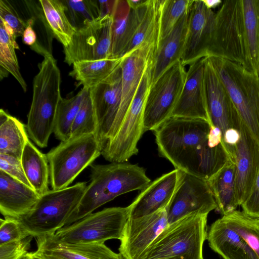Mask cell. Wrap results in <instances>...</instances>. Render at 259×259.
I'll list each match as a JSON object with an SVG mask.
<instances>
[{
  "label": "cell",
  "mask_w": 259,
  "mask_h": 259,
  "mask_svg": "<svg viewBox=\"0 0 259 259\" xmlns=\"http://www.w3.org/2000/svg\"><path fill=\"white\" fill-rule=\"evenodd\" d=\"M153 132L161 156L206 181L231 160L222 132L204 119L171 116Z\"/></svg>",
  "instance_id": "cell-1"
},
{
  "label": "cell",
  "mask_w": 259,
  "mask_h": 259,
  "mask_svg": "<svg viewBox=\"0 0 259 259\" xmlns=\"http://www.w3.org/2000/svg\"><path fill=\"white\" fill-rule=\"evenodd\" d=\"M90 180L65 226L81 219L119 195L142 190L151 182L143 167L127 162L92 164Z\"/></svg>",
  "instance_id": "cell-2"
},
{
  "label": "cell",
  "mask_w": 259,
  "mask_h": 259,
  "mask_svg": "<svg viewBox=\"0 0 259 259\" xmlns=\"http://www.w3.org/2000/svg\"><path fill=\"white\" fill-rule=\"evenodd\" d=\"M33 80V96L26 125L29 138L38 147H47L54 132L61 98V72L53 56L44 57Z\"/></svg>",
  "instance_id": "cell-3"
},
{
  "label": "cell",
  "mask_w": 259,
  "mask_h": 259,
  "mask_svg": "<svg viewBox=\"0 0 259 259\" xmlns=\"http://www.w3.org/2000/svg\"><path fill=\"white\" fill-rule=\"evenodd\" d=\"M207 215L193 213L168 224L140 259H204Z\"/></svg>",
  "instance_id": "cell-4"
},
{
  "label": "cell",
  "mask_w": 259,
  "mask_h": 259,
  "mask_svg": "<svg viewBox=\"0 0 259 259\" xmlns=\"http://www.w3.org/2000/svg\"><path fill=\"white\" fill-rule=\"evenodd\" d=\"M87 186L85 182H78L62 189L50 190L40 195L30 211L16 218L26 236L51 235L65 227Z\"/></svg>",
  "instance_id": "cell-5"
},
{
  "label": "cell",
  "mask_w": 259,
  "mask_h": 259,
  "mask_svg": "<svg viewBox=\"0 0 259 259\" xmlns=\"http://www.w3.org/2000/svg\"><path fill=\"white\" fill-rule=\"evenodd\" d=\"M239 115L259 145V75L228 59L207 56Z\"/></svg>",
  "instance_id": "cell-6"
},
{
  "label": "cell",
  "mask_w": 259,
  "mask_h": 259,
  "mask_svg": "<svg viewBox=\"0 0 259 259\" xmlns=\"http://www.w3.org/2000/svg\"><path fill=\"white\" fill-rule=\"evenodd\" d=\"M94 134L62 141L46 154L52 190L67 188L102 153Z\"/></svg>",
  "instance_id": "cell-7"
},
{
  "label": "cell",
  "mask_w": 259,
  "mask_h": 259,
  "mask_svg": "<svg viewBox=\"0 0 259 259\" xmlns=\"http://www.w3.org/2000/svg\"><path fill=\"white\" fill-rule=\"evenodd\" d=\"M216 14L209 55L219 56L251 70L242 0L225 1Z\"/></svg>",
  "instance_id": "cell-8"
},
{
  "label": "cell",
  "mask_w": 259,
  "mask_h": 259,
  "mask_svg": "<svg viewBox=\"0 0 259 259\" xmlns=\"http://www.w3.org/2000/svg\"><path fill=\"white\" fill-rule=\"evenodd\" d=\"M129 219L127 207H112L91 213L64 227L51 236L66 244L104 243L110 239L120 240Z\"/></svg>",
  "instance_id": "cell-9"
},
{
  "label": "cell",
  "mask_w": 259,
  "mask_h": 259,
  "mask_svg": "<svg viewBox=\"0 0 259 259\" xmlns=\"http://www.w3.org/2000/svg\"><path fill=\"white\" fill-rule=\"evenodd\" d=\"M152 61V59L148 65L118 133L102 150L101 155L109 162H126L138 153L137 144L144 133V111L151 85Z\"/></svg>",
  "instance_id": "cell-10"
},
{
  "label": "cell",
  "mask_w": 259,
  "mask_h": 259,
  "mask_svg": "<svg viewBox=\"0 0 259 259\" xmlns=\"http://www.w3.org/2000/svg\"><path fill=\"white\" fill-rule=\"evenodd\" d=\"M181 60L167 68L149 88L144 107V132L153 131L171 116L186 79Z\"/></svg>",
  "instance_id": "cell-11"
},
{
  "label": "cell",
  "mask_w": 259,
  "mask_h": 259,
  "mask_svg": "<svg viewBox=\"0 0 259 259\" xmlns=\"http://www.w3.org/2000/svg\"><path fill=\"white\" fill-rule=\"evenodd\" d=\"M112 15L92 22L76 30L70 44L64 48L69 65L81 61L111 58Z\"/></svg>",
  "instance_id": "cell-12"
},
{
  "label": "cell",
  "mask_w": 259,
  "mask_h": 259,
  "mask_svg": "<svg viewBox=\"0 0 259 259\" xmlns=\"http://www.w3.org/2000/svg\"><path fill=\"white\" fill-rule=\"evenodd\" d=\"M121 65L110 76L90 90L96 120L95 136L104 148L115 136V123L121 94Z\"/></svg>",
  "instance_id": "cell-13"
},
{
  "label": "cell",
  "mask_w": 259,
  "mask_h": 259,
  "mask_svg": "<svg viewBox=\"0 0 259 259\" xmlns=\"http://www.w3.org/2000/svg\"><path fill=\"white\" fill-rule=\"evenodd\" d=\"M217 208L208 181L180 170L177 186L166 208L168 224L193 213L208 214Z\"/></svg>",
  "instance_id": "cell-14"
},
{
  "label": "cell",
  "mask_w": 259,
  "mask_h": 259,
  "mask_svg": "<svg viewBox=\"0 0 259 259\" xmlns=\"http://www.w3.org/2000/svg\"><path fill=\"white\" fill-rule=\"evenodd\" d=\"M216 14L203 0H193L181 61L185 66L208 56L215 29Z\"/></svg>",
  "instance_id": "cell-15"
},
{
  "label": "cell",
  "mask_w": 259,
  "mask_h": 259,
  "mask_svg": "<svg viewBox=\"0 0 259 259\" xmlns=\"http://www.w3.org/2000/svg\"><path fill=\"white\" fill-rule=\"evenodd\" d=\"M204 63V94L211 124L223 135L229 129L239 131L241 119L236 107L207 56Z\"/></svg>",
  "instance_id": "cell-16"
},
{
  "label": "cell",
  "mask_w": 259,
  "mask_h": 259,
  "mask_svg": "<svg viewBox=\"0 0 259 259\" xmlns=\"http://www.w3.org/2000/svg\"><path fill=\"white\" fill-rule=\"evenodd\" d=\"M166 208L128 219L118 249L124 259H140L150 244L168 225Z\"/></svg>",
  "instance_id": "cell-17"
},
{
  "label": "cell",
  "mask_w": 259,
  "mask_h": 259,
  "mask_svg": "<svg viewBox=\"0 0 259 259\" xmlns=\"http://www.w3.org/2000/svg\"><path fill=\"white\" fill-rule=\"evenodd\" d=\"M155 50L154 45L144 43L122 57L121 64V102L115 123V136L121 125Z\"/></svg>",
  "instance_id": "cell-18"
},
{
  "label": "cell",
  "mask_w": 259,
  "mask_h": 259,
  "mask_svg": "<svg viewBox=\"0 0 259 259\" xmlns=\"http://www.w3.org/2000/svg\"><path fill=\"white\" fill-rule=\"evenodd\" d=\"M235 147L236 198L238 206L250 194L259 173V145L241 120Z\"/></svg>",
  "instance_id": "cell-19"
},
{
  "label": "cell",
  "mask_w": 259,
  "mask_h": 259,
  "mask_svg": "<svg viewBox=\"0 0 259 259\" xmlns=\"http://www.w3.org/2000/svg\"><path fill=\"white\" fill-rule=\"evenodd\" d=\"M204 58L189 65L182 91L171 116L202 119L211 123L204 94Z\"/></svg>",
  "instance_id": "cell-20"
},
{
  "label": "cell",
  "mask_w": 259,
  "mask_h": 259,
  "mask_svg": "<svg viewBox=\"0 0 259 259\" xmlns=\"http://www.w3.org/2000/svg\"><path fill=\"white\" fill-rule=\"evenodd\" d=\"M180 170L175 169L151 182L128 206L129 218L154 213L168 206L178 185Z\"/></svg>",
  "instance_id": "cell-21"
},
{
  "label": "cell",
  "mask_w": 259,
  "mask_h": 259,
  "mask_svg": "<svg viewBox=\"0 0 259 259\" xmlns=\"http://www.w3.org/2000/svg\"><path fill=\"white\" fill-rule=\"evenodd\" d=\"M34 254L40 259H124L104 243L66 244L51 235L36 238Z\"/></svg>",
  "instance_id": "cell-22"
},
{
  "label": "cell",
  "mask_w": 259,
  "mask_h": 259,
  "mask_svg": "<svg viewBox=\"0 0 259 259\" xmlns=\"http://www.w3.org/2000/svg\"><path fill=\"white\" fill-rule=\"evenodd\" d=\"M150 0L137 9L127 0H116L112 14L111 58H122L148 8Z\"/></svg>",
  "instance_id": "cell-23"
},
{
  "label": "cell",
  "mask_w": 259,
  "mask_h": 259,
  "mask_svg": "<svg viewBox=\"0 0 259 259\" xmlns=\"http://www.w3.org/2000/svg\"><path fill=\"white\" fill-rule=\"evenodd\" d=\"M39 197L32 188L0 170V211L4 217L17 218L26 214Z\"/></svg>",
  "instance_id": "cell-24"
},
{
  "label": "cell",
  "mask_w": 259,
  "mask_h": 259,
  "mask_svg": "<svg viewBox=\"0 0 259 259\" xmlns=\"http://www.w3.org/2000/svg\"><path fill=\"white\" fill-rule=\"evenodd\" d=\"M207 240L210 248L223 259H259L246 241L222 218L210 226Z\"/></svg>",
  "instance_id": "cell-25"
},
{
  "label": "cell",
  "mask_w": 259,
  "mask_h": 259,
  "mask_svg": "<svg viewBox=\"0 0 259 259\" xmlns=\"http://www.w3.org/2000/svg\"><path fill=\"white\" fill-rule=\"evenodd\" d=\"M189 11L178 22L172 31L159 41L151 65V85L170 65L181 60L184 51Z\"/></svg>",
  "instance_id": "cell-26"
},
{
  "label": "cell",
  "mask_w": 259,
  "mask_h": 259,
  "mask_svg": "<svg viewBox=\"0 0 259 259\" xmlns=\"http://www.w3.org/2000/svg\"><path fill=\"white\" fill-rule=\"evenodd\" d=\"M236 170V163L229 160L208 181L217 203L216 210L222 216L236 210L238 206L235 192Z\"/></svg>",
  "instance_id": "cell-27"
},
{
  "label": "cell",
  "mask_w": 259,
  "mask_h": 259,
  "mask_svg": "<svg viewBox=\"0 0 259 259\" xmlns=\"http://www.w3.org/2000/svg\"><path fill=\"white\" fill-rule=\"evenodd\" d=\"M21 161L28 181L37 194L41 195L49 191L50 171L47 155L29 140L25 146Z\"/></svg>",
  "instance_id": "cell-28"
},
{
  "label": "cell",
  "mask_w": 259,
  "mask_h": 259,
  "mask_svg": "<svg viewBox=\"0 0 259 259\" xmlns=\"http://www.w3.org/2000/svg\"><path fill=\"white\" fill-rule=\"evenodd\" d=\"M28 138L26 125L1 109L0 153L13 156L21 160Z\"/></svg>",
  "instance_id": "cell-29"
},
{
  "label": "cell",
  "mask_w": 259,
  "mask_h": 259,
  "mask_svg": "<svg viewBox=\"0 0 259 259\" xmlns=\"http://www.w3.org/2000/svg\"><path fill=\"white\" fill-rule=\"evenodd\" d=\"M122 57L97 60L81 61L74 63L69 75L90 89L110 76L121 64Z\"/></svg>",
  "instance_id": "cell-30"
},
{
  "label": "cell",
  "mask_w": 259,
  "mask_h": 259,
  "mask_svg": "<svg viewBox=\"0 0 259 259\" xmlns=\"http://www.w3.org/2000/svg\"><path fill=\"white\" fill-rule=\"evenodd\" d=\"M16 37L12 29L0 19V78L2 80L12 74L20 84L24 92L26 83L20 71L15 50L19 49Z\"/></svg>",
  "instance_id": "cell-31"
},
{
  "label": "cell",
  "mask_w": 259,
  "mask_h": 259,
  "mask_svg": "<svg viewBox=\"0 0 259 259\" xmlns=\"http://www.w3.org/2000/svg\"><path fill=\"white\" fill-rule=\"evenodd\" d=\"M162 3L163 0H150L146 12L123 56L144 43L153 45L156 49L159 41L160 17Z\"/></svg>",
  "instance_id": "cell-32"
},
{
  "label": "cell",
  "mask_w": 259,
  "mask_h": 259,
  "mask_svg": "<svg viewBox=\"0 0 259 259\" xmlns=\"http://www.w3.org/2000/svg\"><path fill=\"white\" fill-rule=\"evenodd\" d=\"M47 22L54 35L66 48L76 32L65 13L61 0H39Z\"/></svg>",
  "instance_id": "cell-33"
},
{
  "label": "cell",
  "mask_w": 259,
  "mask_h": 259,
  "mask_svg": "<svg viewBox=\"0 0 259 259\" xmlns=\"http://www.w3.org/2000/svg\"><path fill=\"white\" fill-rule=\"evenodd\" d=\"M89 89L83 87L74 96L60 99L57 109L53 133L56 138L61 142L69 139L72 125Z\"/></svg>",
  "instance_id": "cell-34"
},
{
  "label": "cell",
  "mask_w": 259,
  "mask_h": 259,
  "mask_svg": "<svg viewBox=\"0 0 259 259\" xmlns=\"http://www.w3.org/2000/svg\"><path fill=\"white\" fill-rule=\"evenodd\" d=\"M252 71L259 75V0H242Z\"/></svg>",
  "instance_id": "cell-35"
},
{
  "label": "cell",
  "mask_w": 259,
  "mask_h": 259,
  "mask_svg": "<svg viewBox=\"0 0 259 259\" xmlns=\"http://www.w3.org/2000/svg\"><path fill=\"white\" fill-rule=\"evenodd\" d=\"M31 23L36 35V41L30 48L42 56H53L54 35L47 22L39 1L28 0Z\"/></svg>",
  "instance_id": "cell-36"
},
{
  "label": "cell",
  "mask_w": 259,
  "mask_h": 259,
  "mask_svg": "<svg viewBox=\"0 0 259 259\" xmlns=\"http://www.w3.org/2000/svg\"><path fill=\"white\" fill-rule=\"evenodd\" d=\"M27 0H0V19L12 29L16 37L22 36L31 14Z\"/></svg>",
  "instance_id": "cell-37"
},
{
  "label": "cell",
  "mask_w": 259,
  "mask_h": 259,
  "mask_svg": "<svg viewBox=\"0 0 259 259\" xmlns=\"http://www.w3.org/2000/svg\"><path fill=\"white\" fill-rule=\"evenodd\" d=\"M222 218L246 241L259 257V226L255 219L237 210L222 216Z\"/></svg>",
  "instance_id": "cell-38"
},
{
  "label": "cell",
  "mask_w": 259,
  "mask_h": 259,
  "mask_svg": "<svg viewBox=\"0 0 259 259\" xmlns=\"http://www.w3.org/2000/svg\"><path fill=\"white\" fill-rule=\"evenodd\" d=\"M71 25L78 29L99 18L97 0H61Z\"/></svg>",
  "instance_id": "cell-39"
},
{
  "label": "cell",
  "mask_w": 259,
  "mask_h": 259,
  "mask_svg": "<svg viewBox=\"0 0 259 259\" xmlns=\"http://www.w3.org/2000/svg\"><path fill=\"white\" fill-rule=\"evenodd\" d=\"M192 2L193 0H163L160 17L159 41L172 31L180 19L189 11Z\"/></svg>",
  "instance_id": "cell-40"
},
{
  "label": "cell",
  "mask_w": 259,
  "mask_h": 259,
  "mask_svg": "<svg viewBox=\"0 0 259 259\" xmlns=\"http://www.w3.org/2000/svg\"><path fill=\"white\" fill-rule=\"evenodd\" d=\"M96 120L89 89L71 126L69 139L95 134Z\"/></svg>",
  "instance_id": "cell-41"
},
{
  "label": "cell",
  "mask_w": 259,
  "mask_h": 259,
  "mask_svg": "<svg viewBox=\"0 0 259 259\" xmlns=\"http://www.w3.org/2000/svg\"><path fill=\"white\" fill-rule=\"evenodd\" d=\"M0 223V245L27 237L17 219L5 217Z\"/></svg>",
  "instance_id": "cell-42"
},
{
  "label": "cell",
  "mask_w": 259,
  "mask_h": 259,
  "mask_svg": "<svg viewBox=\"0 0 259 259\" xmlns=\"http://www.w3.org/2000/svg\"><path fill=\"white\" fill-rule=\"evenodd\" d=\"M0 170L32 188L25 174L21 161L17 158L0 153Z\"/></svg>",
  "instance_id": "cell-43"
},
{
  "label": "cell",
  "mask_w": 259,
  "mask_h": 259,
  "mask_svg": "<svg viewBox=\"0 0 259 259\" xmlns=\"http://www.w3.org/2000/svg\"><path fill=\"white\" fill-rule=\"evenodd\" d=\"M32 237L0 245V259H21L30 248Z\"/></svg>",
  "instance_id": "cell-44"
},
{
  "label": "cell",
  "mask_w": 259,
  "mask_h": 259,
  "mask_svg": "<svg viewBox=\"0 0 259 259\" xmlns=\"http://www.w3.org/2000/svg\"><path fill=\"white\" fill-rule=\"evenodd\" d=\"M241 206L246 215L254 219L259 218V173L250 194Z\"/></svg>",
  "instance_id": "cell-45"
},
{
  "label": "cell",
  "mask_w": 259,
  "mask_h": 259,
  "mask_svg": "<svg viewBox=\"0 0 259 259\" xmlns=\"http://www.w3.org/2000/svg\"><path fill=\"white\" fill-rule=\"evenodd\" d=\"M116 0L100 1L97 0L99 13V18L108 15H112Z\"/></svg>",
  "instance_id": "cell-46"
},
{
  "label": "cell",
  "mask_w": 259,
  "mask_h": 259,
  "mask_svg": "<svg viewBox=\"0 0 259 259\" xmlns=\"http://www.w3.org/2000/svg\"><path fill=\"white\" fill-rule=\"evenodd\" d=\"M22 37L23 43L26 45L29 46L30 48L33 46L36 43L37 39L36 35L32 28L31 23V19Z\"/></svg>",
  "instance_id": "cell-47"
},
{
  "label": "cell",
  "mask_w": 259,
  "mask_h": 259,
  "mask_svg": "<svg viewBox=\"0 0 259 259\" xmlns=\"http://www.w3.org/2000/svg\"><path fill=\"white\" fill-rule=\"evenodd\" d=\"M148 0H127V2L132 9H137L147 2Z\"/></svg>",
  "instance_id": "cell-48"
},
{
  "label": "cell",
  "mask_w": 259,
  "mask_h": 259,
  "mask_svg": "<svg viewBox=\"0 0 259 259\" xmlns=\"http://www.w3.org/2000/svg\"><path fill=\"white\" fill-rule=\"evenodd\" d=\"M206 6L212 10L220 5L223 2L220 0H203Z\"/></svg>",
  "instance_id": "cell-49"
},
{
  "label": "cell",
  "mask_w": 259,
  "mask_h": 259,
  "mask_svg": "<svg viewBox=\"0 0 259 259\" xmlns=\"http://www.w3.org/2000/svg\"><path fill=\"white\" fill-rule=\"evenodd\" d=\"M21 259H40L33 252H27Z\"/></svg>",
  "instance_id": "cell-50"
},
{
  "label": "cell",
  "mask_w": 259,
  "mask_h": 259,
  "mask_svg": "<svg viewBox=\"0 0 259 259\" xmlns=\"http://www.w3.org/2000/svg\"><path fill=\"white\" fill-rule=\"evenodd\" d=\"M256 223L259 226V218L255 219Z\"/></svg>",
  "instance_id": "cell-51"
}]
</instances>
